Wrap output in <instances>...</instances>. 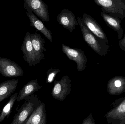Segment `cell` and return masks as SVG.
Returning a JSON list of instances; mask_svg holds the SVG:
<instances>
[{"mask_svg": "<svg viewBox=\"0 0 125 124\" xmlns=\"http://www.w3.org/2000/svg\"><path fill=\"white\" fill-rule=\"evenodd\" d=\"M82 21L88 30L99 39L108 43L109 40L105 33L94 18L89 15L84 13Z\"/></svg>", "mask_w": 125, "mask_h": 124, "instance_id": "obj_10", "label": "cell"}, {"mask_svg": "<svg viewBox=\"0 0 125 124\" xmlns=\"http://www.w3.org/2000/svg\"><path fill=\"white\" fill-rule=\"evenodd\" d=\"M31 39L37 59L39 62L45 57L43 51H46L44 47L45 41L40 34L35 33L31 34Z\"/></svg>", "mask_w": 125, "mask_h": 124, "instance_id": "obj_16", "label": "cell"}, {"mask_svg": "<svg viewBox=\"0 0 125 124\" xmlns=\"http://www.w3.org/2000/svg\"><path fill=\"white\" fill-rule=\"evenodd\" d=\"M62 51L69 59L74 61L77 65V70L83 71L86 67L87 58L84 52L80 49H73L62 44Z\"/></svg>", "mask_w": 125, "mask_h": 124, "instance_id": "obj_7", "label": "cell"}, {"mask_svg": "<svg viewBox=\"0 0 125 124\" xmlns=\"http://www.w3.org/2000/svg\"><path fill=\"white\" fill-rule=\"evenodd\" d=\"M57 20L60 25L71 33L75 29L76 25H78L74 13L68 9H62L57 16Z\"/></svg>", "mask_w": 125, "mask_h": 124, "instance_id": "obj_12", "label": "cell"}, {"mask_svg": "<svg viewBox=\"0 0 125 124\" xmlns=\"http://www.w3.org/2000/svg\"><path fill=\"white\" fill-rule=\"evenodd\" d=\"M25 100V103L14 116L11 124H25L32 113L42 103L37 95H34Z\"/></svg>", "mask_w": 125, "mask_h": 124, "instance_id": "obj_2", "label": "cell"}, {"mask_svg": "<svg viewBox=\"0 0 125 124\" xmlns=\"http://www.w3.org/2000/svg\"><path fill=\"white\" fill-rule=\"evenodd\" d=\"M46 107L44 103L40 105L32 113L25 124H47Z\"/></svg>", "mask_w": 125, "mask_h": 124, "instance_id": "obj_15", "label": "cell"}, {"mask_svg": "<svg viewBox=\"0 0 125 124\" xmlns=\"http://www.w3.org/2000/svg\"><path fill=\"white\" fill-rule=\"evenodd\" d=\"M107 91L111 95H119L125 92V77L116 76L111 79L108 83Z\"/></svg>", "mask_w": 125, "mask_h": 124, "instance_id": "obj_13", "label": "cell"}, {"mask_svg": "<svg viewBox=\"0 0 125 124\" xmlns=\"http://www.w3.org/2000/svg\"><path fill=\"white\" fill-rule=\"evenodd\" d=\"M77 20L85 42L97 54L101 56H106L109 51L110 46L109 43L93 35L86 27L80 17H78Z\"/></svg>", "mask_w": 125, "mask_h": 124, "instance_id": "obj_1", "label": "cell"}, {"mask_svg": "<svg viewBox=\"0 0 125 124\" xmlns=\"http://www.w3.org/2000/svg\"><path fill=\"white\" fill-rule=\"evenodd\" d=\"M71 82L69 76L67 75L63 76L60 81L55 80L51 93L53 98L59 101H64L70 93Z\"/></svg>", "mask_w": 125, "mask_h": 124, "instance_id": "obj_5", "label": "cell"}, {"mask_svg": "<svg viewBox=\"0 0 125 124\" xmlns=\"http://www.w3.org/2000/svg\"><path fill=\"white\" fill-rule=\"evenodd\" d=\"M42 86H40L37 79H33L29 82L19 92L17 98V101L20 102L25 100L28 97L42 89Z\"/></svg>", "mask_w": 125, "mask_h": 124, "instance_id": "obj_14", "label": "cell"}, {"mask_svg": "<svg viewBox=\"0 0 125 124\" xmlns=\"http://www.w3.org/2000/svg\"><path fill=\"white\" fill-rule=\"evenodd\" d=\"M60 69L51 68L49 69L46 72L47 74V78L46 82L47 83H51L55 81V78L57 74L61 71Z\"/></svg>", "mask_w": 125, "mask_h": 124, "instance_id": "obj_20", "label": "cell"}, {"mask_svg": "<svg viewBox=\"0 0 125 124\" xmlns=\"http://www.w3.org/2000/svg\"><path fill=\"white\" fill-rule=\"evenodd\" d=\"M24 2L36 16L42 21L48 22L50 20L49 17L48 6L43 1L40 0H24Z\"/></svg>", "mask_w": 125, "mask_h": 124, "instance_id": "obj_9", "label": "cell"}, {"mask_svg": "<svg viewBox=\"0 0 125 124\" xmlns=\"http://www.w3.org/2000/svg\"><path fill=\"white\" fill-rule=\"evenodd\" d=\"M81 124H95V122L93 117V113H90L87 117L84 119L82 123Z\"/></svg>", "mask_w": 125, "mask_h": 124, "instance_id": "obj_21", "label": "cell"}, {"mask_svg": "<svg viewBox=\"0 0 125 124\" xmlns=\"http://www.w3.org/2000/svg\"><path fill=\"white\" fill-rule=\"evenodd\" d=\"M101 15L108 26L117 33L118 38L121 39L124 33L121 25V20L103 12L101 13Z\"/></svg>", "mask_w": 125, "mask_h": 124, "instance_id": "obj_18", "label": "cell"}, {"mask_svg": "<svg viewBox=\"0 0 125 124\" xmlns=\"http://www.w3.org/2000/svg\"><path fill=\"white\" fill-rule=\"evenodd\" d=\"M24 7L26 11V14L30 21V25L40 31L51 42H52L53 38L51 31L46 27L42 22L32 12V11L25 2Z\"/></svg>", "mask_w": 125, "mask_h": 124, "instance_id": "obj_11", "label": "cell"}, {"mask_svg": "<svg viewBox=\"0 0 125 124\" xmlns=\"http://www.w3.org/2000/svg\"><path fill=\"white\" fill-rule=\"evenodd\" d=\"M31 35L30 32L27 31L22 44L21 50L23 54L24 60L30 66H32L39 64L40 63L37 59L31 42Z\"/></svg>", "mask_w": 125, "mask_h": 124, "instance_id": "obj_8", "label": "cell"}, {"mask_svg": "<svg viewBox=\"0 0 125 124\" xmlns=\"http://www.w3.org/2000/svg\"><path fill=\"white\" fill-rule=\"evenodd\" d=\"M18 82V79H10L0 84V103L16 90Z\"/></svg>", "mask_w": 125, "mask_h": 124, "instance_id": "obj_17", "label": "cell"}, {"mask_svg": "<svg viewBox=\"0 0 125 124\" xmlns=\"http://www.w3.org/2000/svg\"><path fill=\"white\" fill-rule=\"evenodd\" d=\"M18 95V94L17 92H16L12 95L8 102L2 109L0 114V123L3 122L11 113L15 102L17 100Z\"/></svg>", "mask_w": 125, "mask_h": 124, "instance_id": "obj_19", "label": "cell"}, {"mask_svg": "<svg viewBox=\"0 0 125 124\" xmlns=\"http://www.w3.org/2000/svg\"><path fill=\"white\" fill-rule=\"evenodd\" d=\"M119 45L122 50L125 51V34L123 38L120 40Z\"/></svg>", "mask_w": 125, "mask_h": 124, "instance_id": "obj_22", "label": "cell"}, {"mask_svg": "<svg viewBox=\"0 0 125 124\" xmlns=\"http://www.w3.org/2000/svg\"><path fill=\"white\" fill-rule=\"evenodd\" d=\"M111 109L105 115L109 124H125V95L113 102Z\"/></svg>", "mask_w": 125, "mask_h": 124, "instance_id": "obj_4", "label": "cell"}, {"mask_svg": "<svg viewBox=\"0 0 125 124\" xmlns=\"http://www.w3.org/2000/svg\"><path fill=\"white\" fill-rule=\"evenodd\" d=\"M0 73L4 77L15 78L22 76L24 71L15 62L8 58L0 57Z\"/></svg>", "mask_w": 125, "mask_h": 124, "instance_id": "obj_6", "label": "cell"}, {"mask_svg": "<svg viewBox=\"0 0 125 124\" xmlns=\"http://www.w3.org/2000/svg\"><path fill=\"white\" fill-rule=\"evenodd\" d=\"M103 12L123 20L125 18V0H94Z\"/></svg>", "mask_w": 125, "mask_h": 124, "instance_id": "obj_3", "label": "cell"}]
</instances>
